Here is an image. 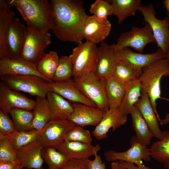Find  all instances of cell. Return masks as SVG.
<instances>
[{"label":"cell","mask_w":169,"mask_h":169,"mask_svg":"<svg viewBox=\"0 0 169 169\" xmlns=\"http://www.w3.org/2000/svg\"><path fill=\"white\" fill-rule=\"evenodd\" d=\"M51 30L58 39L78 44L84 39L83 28L87 15L81 0H51Z\"/></svg>","instance_id":"1"},{"label":"cell","mask_w":169,"mask_h":169,"mask_svg":"<svg viewBox=\"0 0 169 169\" xmlns=\"http://www.w3.org/2000/svg\"><path fill=\"white\" fill-rule=\"evenodd\" d=\"M19 12L30 29L42 33L51 30L52 10L47 0H9Z\"/></svg>","instance_id":"2"},{"label":"cell","mask_w":169,"mask_h":169,"mask_svg":"<svg viewBox=\"0 0 169 169\" xmlns=\"http://www.w3.org/2000/svg\"><path fill=\"white\" fill-rule=\"evenodd\" d=\"M169 69V62L166 58L157 60L142 70L138 80L141 93L147 94L154 110L159 121L161 120L156 110V101L158 99L169 100L161 96V80L166 77Z\"/></svg>","instance_id":"3"},{"label":"cell","mask_w":169,"mask_h":169,"mask_svg":"<svg viewBox=\"0 0 169 169\" xmlns=\"http://www.w3.org/2000/svg\"><path fill=\"white\" fill-rule=\"evenodd\" d=\"M80 91L96 107L105 111L109 109L105 90V80L94 72L83 74L73 79Z\"/></svg>","instance_id":"4"},{"label":"cell","mask_w":169,"mask_h":169,"mask_svg":"<svg viewBox=\"0 0 169 169\" xmlns=\"http://www.w3.org/2000/svg\"><path fill=\"white\" fill-rule=\"evenodd\" d=\"M96 45L86 41L73 48L70 56L73 67V77L94 72L98 61L99 52Z\"/></svg>","instance_id":"5"},{"label":"cell","mask_w":169,"mask_h":169,"mask_svg":"<svg viewBox=\"0 0 169 169\" xmlns=\"http://www.w3.org/2000/svg\"><path fill=\"white\" fill-rule=\"evenodd\" d=\"M1 81L12 89L23 92L31 95L46 98L50 91L49 82L42 78L35 75H3Z\"/></svg>","instance_id":"6"},{"label":"cell","mask_w":169,"mask_h":169,"mask_svg":"<svg viewBox=\"0 0 169 169\" xmlns=\"http://www.w3.org/2000/svg\"><path fill=\"white\" fill-rule=\"evenodd\" d=\"M139 10L143 16L145 22L150 25L159 49L165 54L169 48V18L160 19L156 16V11L152 4L141 5Z\"/></svg>","instance_id":"7"},{"label":"cell","mask_w":169,"mask_h":169,"mask_svg":"<svg viewBox=\"0 0 169 169\" xmlns=\"http://www.w3.org/2000/svg\"><path fill=\"white\" fill-rule=\"evenodd\" d=\"M144 27H132L129 31L121 34L117 40V43L112 44L115 49L131 47L142 53L147 44L156 43L152 30L149 25L145 22Z\"/></svg>","instance_id":"8"},{"label":"cell","mask_w":169,"mask_h":169,"mask_svg":"<svg viewBox=\"0 0 169 169\" xmlns=\"http://www.w3.org/2000/svg\"><path fill=\"white\" fill-rule=\"evenodd\" d=\"M131 146L126 151L117 152L115 150H109L105 152L104 156L109 161H122L134 164L141 169H153L142 165V160L150 161L151 156L149 149L138 142L135 136H132L130 140Z\"/></svg>","instance_id":"9"},{"label":"cell","mask_w":169,"mask_h":169,"mask_svg":"<svg viewBox=\"0 0 169 169\" xmlns=\"http://www.w3.org/2000/svg\"><path fill=\"white\" fill-rule=\"evenodd\" d=\"M51 42V34L48 32L42 33L33 31L27 27L21 58L37 65L45 54V51Z\"/></svg>","instance_id":"10"},{"label":"cell","mask_w":169,"mask_h":169,"mask_svg":"<svg viewBox=\"0 0 169 169\" xmlns=\"http://www.w3.org/2000/svg\"><path fill=\"white\" fill-rule=\"evenodd\" d=\"M27 33V27L20 19L14 18L6 32L4 46L7 58H20Z\"/></svg>","instance_id":"11"},{"label":"cell","mask_w":169,"mask_h":169,"mask_svg":"<svg viewBox=\"0 0 169 169\" xmlns=\"http://www.w3.org/2000/svg\"><path fill=\"white\" fill-rule=\"evenodd\" d=\"M75 125L68 119L51 120L42 129L37 139L44 147L56 148Z\"/></svg>","instance_id":"12"},{"label":"cell","mask_w":169,"mask_h":169,"mask_svg":"<svg viewBox=\"0 0 169 169\" xmlns=\"http://www.w3.org/2000/svg\"><path fill=\"white\" fill-rule=\"evenodd\" d=\"M115 49L118 62L138 70H142L153 62L165 58V55L160 49L154 53L145 54L134 52L129 48Z\"/></svg>","instance_id":"13"},{"label":"cell","mask_w":169,"mask_h":169,"mask_svg":"<svg viewBox=\"0 0 169 169\" xmlns=\"http://www.w3.org/2000/svg\"><path fill=\"white\" fill-rule=\"evenodd\" d=\"M35 101L0 83V110L8 114L15 108L33 110Z\"/></svg>","instance_id":"14"},{"label":"cell","mask_w":169,"mask_h":169,"mask_svg":"<svg viewBox=\"0 0 169 169\" xmlns=\"http://www.w3.org/2000/svg\"><path fill=\"white\" fill-rule=\"evenodd\" d=\"M72 105L73 111L68 120L74 125L82 127L96 126L105 112L97 107L80 103H73Z\"/></svg>","instance_id":"15"},{"label":"cell","mask_w":169,"mask_h":169,"mask_svg":"<svg viewBox=\"0 0 169 169\" xmlns=\"http://www.w3.org/2000/svg\"><path fill=\"white\" fill-rule=\"evenodd\" d=\"M111 28V24L107 18L102 20L94 15H87L83 26L84 38L97 44L109 35Z\"/></svg>","instance_id":"16"},{"label":"cell","mask_w":169,"mask_h":169,"mask_svg":"<svg viewBox=\"0 0 169 169\" xmlns=\"http://www.w3.org/2000/svg\"><path fill=\"white\" fill-rule=\"evenodd\" d=\"M48 86L50 91L58 94L71 102L96 107L93 103L80 91L71 78L49 82Z\"/></svg>","instance_id":"17"},{"label":"cell","mask_w":169,"mask_h":169,"mask_svg":"<svg viewBox=\"0 0 169 169\" xmlns=\"http://www.w3.org/2000/svg\"><path fill=\"white\" fill-rule=\"evenodd\" d=\"M44 147L37 139L16 151L17 159L26 169L42 168L44 162L42 156V151Z\"/></svg>","instance_id":"18"},{"label":"cell","mask_w":169,"mask_h":169,"mask_svg":"<svg viewBox=\"0 0 169 169\" xmlns=\"http://www.w3.org/2000/svg\"><path fill=\"white\" fill-rule=\"evenodd\" d=\"M26 75L39 76L47 81L38 71L36 65L21 58L0 59V76Z\"/></svg>","instance_id":"19"},{"label":"cell","mask_w":169,"mask_h":169,"mask_svg":"<svg viewBox=\"0 0 169 169\" xmlns=\"http://www.w3.org/2000/svg\"><path fill=\"white\" fill-rule=\"evenodd\" d=\"M127 115L123 113L118 108L109 109L105 111L100 121L92 131L93 136L97 140H100L108 136L107 133L110 129L113 131L124 125L126 122Z\"/></svg>","instance_id":"20"},{"label":"cell","mask_w":169,"mask_h":169,"mask_svg":"<svg viewBox=\"0 0 169 169\" xmlns=\"http://www.w3.org/2000/svg\"><path fill=\"white\" fill-rule=\"evenodd\" d=\"M69 159H87L95 156L100 150L99 144H91L64 140L55 148Z\"/></svg>","instance_id":"21"},{"label":"cell","mask_w":169,"mask_h":169,"mask_svg":"<svg viewBox=\"0 0 169 169\" xmlns=\"http://www.w3.org/2000/svg\"><path fill=\"white\" fill-rule=\"evenodd\" d=\"M98 49L99 56L95 73L106 80L112 76L118 60L112 45H110L104 41L100 43Z\"/></svg>","instance_id":"22"},{"label":"cell","mask_w":169,"mask_h":169,"mask_svg":"<svg viewBox=\"0 0 169 169\" xmlns=\"http://www.w3.org/2000/svg\"><path fill=\"white\" fill-rule=\"evenodd\" d=\"M138 109L147 124L153 137L159 140L163 136L159 127V120L153 108L149 97L146 93H141V96L135 105Z\"/></svg>","instance_id":"23"},{"label":"cell","mask_w":169,"mask_h":169,"mask_svg":"<svg viewBox=\"0 0 169 169\" xmlns=\"http://www.w3.org/2000/svg\"><path fill=\"white\" fill-rule=\"evenodd\" d=\"M46 98L51 120L68 119L73 111L72 104L58 94L51 91L48 93Z\"/></svg>","instance_id":"24"},{"label":"cell","mask_w":169,"mask_h":169,"mask_svg":"<svg viewBox=\"0 0 169 169\" xmlns=\"http://www.w3.org/2000/svg\"><path fill=\"white\" fill-rule=\"evenodd\" d=\"M105 90L109 109H116L124 97L126 84L111 76L105 80Z\"/></svg>","instance_id":"25"},{"label":"cell","mask_w":169,"mask_h":169,"mask_svg":"<svg viewBox=\"0 0 169 169\" xmlns=\"http://www.w3.org/2000/svg\"><path fill=\"white\" fill-rule=\"evenodd\" d=\"M132 120V126L135 132L136 141L147 147L149 146L153 136L147 124L138 109L134 106L130 114Z\"/></svg>","instance_id":"26"},{"label":"cell","mask_w":169,"mask_h":169,"mask_svg":"<svg viewBox=\"0 0 169 169\" xmlns=\"http://www.w3.org/2000/svg\"><path fill=\"white\" fill-rule=\"evenodd\" d=\"M112 7V14L121 24L128 17L134 16L141 5L140 0H111L109 1Z\"/></svg>","instance_id":"27"},{"label":"cell","mask_w":169,"mask_h":169,"mask_svg":"<svg viewBox=\"0 0 169 169\" xmlns=\"http://www.w3.org/2000/svg\"><path fill=\"white\" fill-rule=\"evenodd\" d=\"M149 149L151 157L169 169V131H164L162 139L153 143Z\"/></svg>","instance_id":"28"},{"label":"cell","mask_w":169,"mask_h":169,"mask_svg":"<svg viewBox=\"0 0 169 169\" xmlns=\"http://www.w3.org/2000/svg\"><path fill=\"white\" fill-rule=\"evenodd\" d=\"M9 0H0V59L7 58L4 46L5 35L10 22L15 17Z\"/></svg>","instance_id":"29"},{"label":"cell","mask_w":169,"mask_h":169,"mask_svg":"<svg viewBox=\"0 0 169 169\" xmlns=\"http://www.w3.org/2000/svg\"><path fill=\"white\" fill-rule=\"evenodd\" d=\"M141 95V86L138 79L126 84L125 93L118 108L125 115L130 114L132 108Z\"/></svg>","instance_id":"30"},{"label":"cell","mask_w":169,"mask_h":169,"mask_svg":"<svg viewBox=\"0 0 169 169\" xmlns=\"http://www.w3.org/2000/svg\"><path fill=\"white\" fill-rule=\"evenodd\" d=\"M35 101L33 127L34 129L41 130L51 120L50 112L46 98L37 97Z\"/></svg>","instance_id":"31"},{"label":"cell","mask_w":169,"mask_h":169,"mask_svg":"<svg viewBox=\"0 0 169 169\" xmlns=\"http://www.w3.org/2000/svg\"><path fill=\"white\" fill-rule=\"evenodd\" d=\"M59 59L57 52L51 51L45 54L37 64L39 72L49 83L53 81Z\"/></svg>","instance_id":"32"},{"label":"cell","mask_w":169,"mask_h":169,"mask_svg":"<svg viewBox=\"0 0 169 169\" xmlns=\"http://www.w3.org/2000/svg\"><path fill=\"white\" fill-rule=\"evenodd\" d=\"M9 114L16 130L24 131L34 130L33 113L32 110L15 108L11 110Z\"/></svg>","instance_id":"33"},{"label":"cell","mask_w":169,"mask_h":169,"mask_svg":"<svg viewBox=\"0 0 169 169\" xmlns=\"http://www.w3.org/2000/svg\"><path fill=\"white\" fill-rule=\"evenodd\" d=\"M42 156L48 169H58L69 160L55 148L52 147H44L42 151Z\"/></svg>","instance_id":"34"},{"label":"cell","mask_w":169,"mask_h":169,"mask_svg":"<svg viewBox=\"0 0 169 169\" xmlns=\"http://www.w3.org/2000/svg\"><path fill=\"white\" fill-rule=\"evenodd\" d=\"M42 130L34 129L24 131L16 130L10 136L14 149L17 151L21 147L36 140Z\"/></svg>","instance_id":"35"},{"label":"cell","mask_w":169,"mask_h":169,"mask_svg":"<svg viewBox=\"0 0 169 169\" xmlns=\"http://www.w3.org/2000/svg\"><path fill=\"white\" fill-rule=\"evenodd\" d=\"M141 71L142 70L134 69L121 63L118 62L115 67L112 76L126 84L138 79Z\"/></svg>","instance_id":"36"},{"label":"cell","mask_w":169,"mask_h":169,"mask_svg":"<svg viewBox=\"0 0 169 169\" xmlns=\"http://www.w3.org/2000/svg\"><path fill=\"white\" fill-rule=\"evenodd\" d=\"M73 77V67L69 56H62L54 74L53 81H61L71 79Z\"/></svg>","instance_id":"37"},{"label":"cell","mask_w":169,"mask_h":169,"mask_svg":"<svg viewBox=\"0 0 169 169\" xmlns=\"http://www.w3.org/2000/svg\"><path fill=\"white\" fill-rule=\"evenodd\" d=\"M17 160L16 151L13 146L10 136L0 132V162Z\"/></svg>","instance_id":"38"},{"label":"cell","mask_w":169,"mask_h":169,"mask_svg":"<svg viewBox=\"0 0 169 169\" xmlns=\"http://www.w3.org/2000/svg\"><path fill=\"white\" fill-rule=\"evenodd\" d=\"M92 138L90 131L83 127L74 125L67 133L64 140L91 144Z\"/></svg>","instance_id":"39"},{"label":"cell","mask_w":169,"mask_h":169,"mask_svg":"<svg viewBox=\"0 0 169 169\" xmlns=\"http://www.w3.org/2000/svg\"><path fill=\"white\" fill-rule=\"evenodd\" d=\"M89 11L102 20L107 18V16L112 14V7L109 1L96 0L91 5Z\"/></svg>","instance_id":"40"},{"label":"cell","mask_w":169,"mask_h":169,"mask_svg":"<svg viewBox=\"0 0 169 169\" xmlns=\"http://www.w3.org/2000/svg\"><path fill=\"white\" fill-rule=\"evenodd\" d=\"M16 130L8 114L0 110V132L10 136Z\"/></svg>","instance_id":"41"},{"label":"cell","mask_w":169,"mask_h":169,"mask_svg":"<svg viewBox=\"0 0 169 169\" xmlns=\"http://www.w3.org/2000/svg\"><path fill=\"white\" fill-rule=\"evenodd\" d=\"M88 159H69L58 169H89Z\"/></svg>","instance_id":"42"},{"label":"cell","mask_w":169,"mask_h":169,"mask_svg":"<svg viewBox=\"0 0 169 169\" xmlns=\"http://www.w3.org/2000/svg\"><path fill=\"white\" fill-rule=\"evenodd\" d=\"M94 160L88 159V166L89 169H105V162L102 161L101 157L97 154L95 156Z\"/></svg>","instance_id":"43"},{"label":"cell","mask_w":169,"mask_h":169,"mask_svg":"<svg viewBox=\"0 0 169 169\" xmlns=\"http://www.w3.org/2000/svg\"><path fill=\"white\" fill-rule=\"evenodd\" d=\"M24 167L18 161L0 162V169H23Z\"/></svg>","instance_id":"44"},{"label":"cell","mask_w":169,"mask_h":169,"mask_svg":"<svg viewBox=\"0 0 169 169\" xmlns=\"http://www.w3.org/2000/svg\"><path fill=\"white\" fill-rule=\"evenodd\" d=\"M118 161L122 165L126 167L127 169H141L136 165L132 163L126 162L122 161Z\"/></svg>","instance_id":"45"},{"label":"cell","mask_w":169,"mask_h":169,"mask_svg":"<svg viewBox=\"0 0 169 169\" xmlns=\"http://www.w3.org/2000/svg\"><path fill=\"white\" fill-rule=\"evenodd\" d=\"M111 169H127L118 161L112 162L111 164Z\"/></svg>","instance_id":"46"},{"label":"cell","mask_w":169,"mask_h":169,"mask_svg":"<svg viewBox=\"0 0 169 169\" xmlns=\"http://www.w3.org/2000/svg\"><path fill=\"white\" fill-rule=\"evenodd\" d=\"M159 122L161 125L167 124L169 122V113L166 114L164 119L162 120L161 119Z\"/></svg>","instance_id":"47"},{"label":"cell","mask_w":169,"mask_h":169,"mask_svg":"<svg viewBox=\"0 0 169 169\" xmlns=\"http://www.w3.org/2000/svg\"><path fill=\"white\" fill-rule=\"evenodd\" d=\"M165 6L169 13V0H165L164 1Z\"/></svg>","instance_id":"48"},{"label":"cell","mask_w":169,"mask_h":169,"mask_svg":"<svg viewBox=\"0 0 169 169\" xmlns=\"http://www.w3.org/2000/svg\"><path fill=\"white\" fill-rule=\"evenodd\" d=\"M165 58L169 62V48L167 52L165 54Z\"/></svg>","instance_id":"49"},{"label":"cell","mask_w":169,"mask_h":169,"mask_svg":"<svg viewBox=\"0 0 169 169\" xmlns=\"http://www.w3.org/2000/svg\"><path fill=\"white\" fill-rule=\"evenodd\" d=\"M169 70H168V71L166 74V76H169Z\"/></svg>","instance_id":"50"},{"label":"cell","mask_w":169,"mask_h":169,"mask_svg":"<svg viewBox=\"0 0 169 169\" xmlns=\"http://www.w3.org/2000/svg\"><path fill=\"white\" fill-rule=\"evenodd\" d=\"M40 169H48L47 168V169H44L43 168H42Z\"/></svg>","instance_id":"51"}]
</instances>
